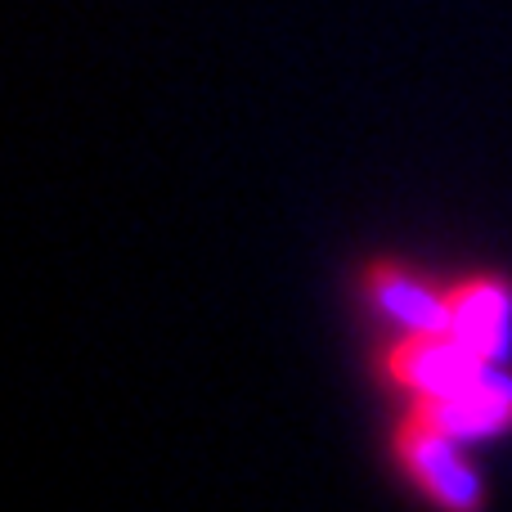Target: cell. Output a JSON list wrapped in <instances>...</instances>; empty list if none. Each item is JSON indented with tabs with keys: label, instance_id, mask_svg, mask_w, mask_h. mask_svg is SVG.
<instances>
[{
	"label": "cell",
	"instance_id": "1",
	"mask_svg": "<svg viewBox=\"0 0 512 512\" xmlns=\"http://www.w3.org/2000/svg\"><path fill=\"white\" fill-rule=\"evenodd\" d=\"M391 459L436 512H486V481L463 459V441L423 409L405 405L391 423Z\"/></svg>",
	"mask_w": 512,
	"mask_h": 512
},
{
	"label": "cell",
	"instance_id": "2",
	"mask_svg": "<svg viewBox=\"0 0 512 512\" xmlns=\"http://www.w3.org/2000/svg\"><path fill=\"white\" fill-rule=\"evenodd\" d=\"M481 369H490V360H481L450 328H441V333H400V337H391L378 355L382 382L400 387L409 400L450 396L463 382L477 378Z\"/></svg>",
	"mask_w": 512,
	"mask_h": 512
},
{
	"label": "cell",
	"instance_id": "3",
	"mask_svg": "<svg viewBox=\"0 0 512 512\" xmlns=\"http://www.w3.org/2000/svg\"><path fill=\"white\" fill-rule=\"evenodd\" d=\"M360 292L378 315H387L400 333H441L450 328V297L427 283L396 256H373L360 265Z\"/></svg>",
	"mask_w": 512,
	"mask_h": 512
},
{
	"label": "cell",
	"instance_id": "4",
	"mask_svg": "<svg viewBox=\"0 0 512 512\" xmlns=\"http://www.w3.org/2000/svg\"><path fill=\"white\" fill-rule=\"evenodd\" d=\"M409 405L423 409L432 423H441L459 441H495V436L512 432V373L504 364H490L450 396L409 400Z\"/></svg>",
	"mask_w": 512,
	"mask_h": 512
},
{
	"label": "cell",
	"instance_id": "5",
	"mask_svg": "<svg viewBox=\"0 0 512 512\" xmlns=\"http://www.w3.org/2000/svg\"><path fill=\"white\" fill-rule=\"evenodd\" d=\"M450 297V333L463 337L481 360L504 364L512 346V279L504 274H468L445 288Z\"/></svg>",
	"mask_w": 512,
	"mask_h": 512
}]
</instances>
